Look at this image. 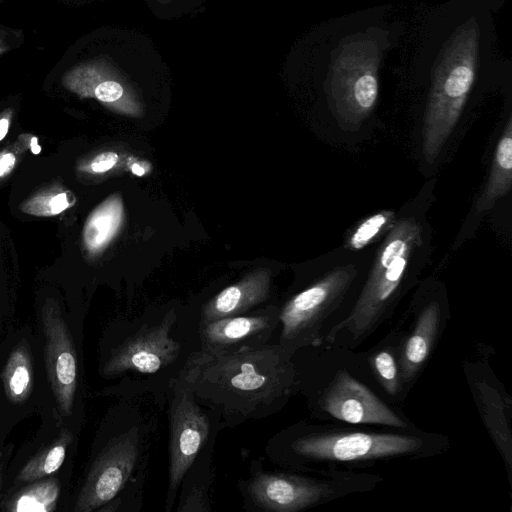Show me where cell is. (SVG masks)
<instances>
[{"label": "cell", "instance_id": "5bb4252c", "mask_svg": "<svg viewBox=\"0 0 512 512\" xmlns=\"http://www.w3.org/2000/svg\"><path fill=\"white\" fill-rule=\"evenodd\" d=\"M443 328L440 303L432 300L418 312L409 332L404 336L400 333L398 357L403 391L408 390L423 371Z\"/></svg>", "mask_w": 512, "mask_h": 512}, {"label": "cell", "instance_id": "7402d4cb", "mask_svg": "<svg viewBox=\"0 0 512 512\" xmlns=\"http://www.w3.org/2000/svg\"><path fill=\"white\" fill-rule=\"evenodd\" d=\"M72 434L64 429L58 438L46 449L32 458L20 471L16 481L29 483L42 479L57 471L62 465Z\"/></svg>", "mask_w": 512, "mask_h": 512}, {"label": "cell", "instance_id": "2e32d148", "mask_svg": "<svg viewBox=\"0 0 512 512\" xmlns=\"http://www.w3.org/2000/svg\"><path fill=\"white\" fill-rule=\"evenodd\" d=\"M470 385L482 419L510 475L512 467L511 399L487 378L473 376Z\"/></svg>", "mask_w": 512, "mask_h": 512}, {"label": "cell", "instance_id": "5b68a950", "mask_svg": "<svg viewBox=\"0 0 512 512\" xmlns=\"http://www.w3.org/2000/svg\"><path fill=\"white\" fill-rule=\"evenodd\" d=\"M484 35L475 15L462 16L431 60V85L423 119L422 149L434 163L453 132L482 68Z\"/></svg>", "mask_w": 512, "mask_h": 512}, {"label": "cell", "instance_id": "30bf717a", "mask_svg": "<svg viewBox=\"0 0 512 512\" xmlns=\"http://www.w3.org/2000/svg\"><path fill=\"white\" fill-rule=\"evenodd\" d=\"M169 420V476L165 511L177 500L183 476L209 440L224 428L220 416L200 404L180 380L171 387L167 404Z\"/></svg>", "mask_w": 512, "mask_h": 512}, {"label": "cell", "instance_id": "f546056e", "mask_svg": "<svg viewBox=\"0 0 512 512\" xmlns=\"http://www.w3.org/2000/svg\"><path fill=\"white\" fill-rule=\"evenodd\" d=\"M131 171L133 172V174H135L137 176H142L145 173V169L141 165H139L138 163H134L131 166Z\"/></svg>", "mask_w": 512, "mask_h": 512}, {"label": "cell", "instance_id": "4316f807", "mask_svg": "<svg viewBox=\"0 0 512 512\" xmlns=\"http://www.w3.org/2000/svg\"><path fill=\"white\" fill-rule=\"evenodd\" d=\"M118 158V154L115 152H102L90 161L85 170L93 174H103L117 164Z\"/></svg>", "mask_w": 512, "mask_h": 512}, {"label": "cell", "instance_id": "603a6c76", "mask_svg": "<svg viewBox=\"0 0 512 512\" xmlns=\"http://www.w3.org/2000/svg\"><path fill=\"white\" fill-rule=\"evenodd\" d=\"M3 382L6 394L13 402H23L30 394L32 366L29 354L23 346L11 353L4 369Z\"/></svg>", "mask_w": 512, "mask_h": 512}, {"label": "cell", "instance_id": "4dcf8cb0", "mask_svg": "<svg viewBox=\"0 0 512 512\" xmlns=\"http://www.w3.org/2000/svg\"><path fill=\"white\" fill-rule=\"evenodd\" d=\"M6 50H7V48H6V47H0V55H1L2 53H4Z\"/></svg>", "mask_w": 512, "mask_h": 512}, {"label": "cell", "instance_id": "f1b7e54d", "mask_svg": "<svg viewBox=\"0 0 512 512\" xmlns=\"http://www.w3.org/2000/svg\"><path fill=\"white\" fill-rule=\"evenodd\" d=\"M13 116V111L11 109H6L0 115V142L6 137Z\"/></svg>", "mask_w": 512, "mask_h": 512}, {"label": "cell", "instance_id": "7a4b0ae2", "mask_svg": "<svg viewBox=\"0 0 512 512\" xmlns=\"http://www.w3.org/2000/svg\"><path fill=\"white\" fill-rule=\"evenodd\" d=\"M101 374L119 378L111 392L120 397H151L160 409L190 357L200 350L199 317L175 309L115 324Z\"/></svg>", "mask_w": 512, "mask_h": 512}, {"label": "cell", "instance_id": "4fadbf2b", "mask_svg": "<svg viewBox=\"0 0 512 512\" xmlns=\"http://www.w3.org/2000/svg\"><path fill=\"white\" fill-rule=\"evenodd\" d=\"M42 325L50 385L60 411L62 414L70 415L78 384L76 351L59 307L52 299L43 306Z\"/></svg>", "mask_w": 512, "mask_h": 512}, {"label": "cell", "instance_id": "d4e9b609", "mask_svg": "<svg viewBox=\"0 0 512 512\" xmlns=\"http://www.w3.org/2000/svg\"><path fill=\"white\" fill-rule=\"evenodd\" d=\"M393 211H380L364 219L348 237L346 245L350 250H361L378 236L389 230L395 223Z\"/></svg>", "mask_w": 512, "mask_h": 512}, {"label": "cell", "instance_id": "8992f818", "mask_svg": "<svg viewBox=\"0 0 512 512\" xmlns=\"http://www.w3.org/2000/svg\"><path fill=\"white\" fill-rule=\"evenodd\" d=\"M421 243V227L411 218L401 219L388 230L368 279L347 316L323 337L331 345L355 347L386 319L413 250Z\"/></svg>", "mask_w": 512, "mask_h": 512}, {"label": "cell", "instance_id": "d6986e66", "mask_svg": "<svg viewBox=\"0 0 512 512\" xmlns=\"http://www.w3.org/2000/svg\"><path fill=\"white\" fill-rule=\"evenodd\" d=\"M512 186V117L497 143L487 183L476 202L477 212L490 210Z\"/></svg>", "mask_w": 512, "mask_h": 512}, {"label": "cell", "instance_id": "ba28073f", "mask_svg": "<svg viewBox=\"0 0 512 512\" xmlns=\"http://www.w3.org/2000/svg\"><path fill=\"white\" fill-rule=\"evenodd\" d=\"M374 40L362 33L349 36L331 58L326 93L343 130H358L376 105L380 46Z\"/></svg>", "mask_w": 512, "mask_h": 512}, {"label": "cell", "instance_id": "ac0fdd59", "mask_svg": "<svg viewBox=\"0 0 512 512\" xmlns=\"http://www.w3.org/2000/svg\"><path fill=\"white\" fill-rule=\"evenodd\" d=\"M124 218L122 198L114 194L101 202L88 216L83 232V246L89 255L101 253L117 235Z\"/></svg>", "mask_w": 512, "mask_h": 512}, {"label": "cell", "instance_id": "6da1fadb", "mask_svg": "<svg viewBox=\"0 0 512 512\" xmlns=\"http://www.w3.org/2000/svg\"><path fill=\"white\" fill-rule=\"evenodd\" d=\"M224 428L269 417L300 391L291 353L277 342L231 353L196 351L179 379Z\"/></svg>", "mask_w": 512, "mask_h": 512}, {"label": "cell", "instance_id": "277c9868", "mask_svg": "<svg viewBox=\"0 0 512 512\" xmlns=\"http://www.w3.org/2000/svg\"><path fill=\"white\" fill-rule=\"evenodd\" d=\"M441 436L324 428L296 424L274 435L266 454L277 465L297 471L313 466L369 464L432 454L442 448Z\"/></svg>", "mask_w": 512, "mask_h": 512}, {"label": "cell", "instance_id": "484cf974", "mask_svg": "<svg viewBox=\"0 0 512 512\" xmlns=\"http://www.w3.org/2000/svg\"><path fill=\"white\" fill-rule=\"evenodd\" d=\"M25 148L18 141L0 152V180L5 179L15 169L19 156Z\"/></svg>", "mask_w": 512, "mask_h": 512}, {"label": "cell", "instance_id": "7c38bea8", "mask_svg": "<svg viewBox=\"0 0 512 512\" xmlns=\"http://www.w3.org/2000/svg\"><path fill=\"white\" fill-rule=\"evenodd\" d=\"M279 328V308L267 305L248 313L199 323L200 350L231 353L272 342Z\"/></svg>", "mask_w": 512, "mask_h": 512}, {"label": "cell", "instance_id": "ffe728a7", "mask_svg": "<svg viewBox=\"0 0 512 512\" xmlns=\"http://www.w3.org/2000/svg\"><path fill=\"white\" fill-rule=\"evenodd\" d=\"M391 336L392 341L377 347L368 360L376 381L390 397L396 398L404 391L398 357L399 335Z\"/></svg>", "mask_w": 512, "mask_h": 512}, {"label": "cell", "instance_id": "52a82bcc", "mask_svg": "<svg viewBox=\"0 0 512 512\" xmlns=\"http://www.w3.org/2000/svg\"><path fill=\"white\" fill-rule=\"evenodd\" d=\"M371 481L345 471H326L322 477L267 471L261 462L252 461L238 489L246 511L298 512L367 488Z\"/></svg>", "mask_w": 512, "mask_h": 512}, {"label": "cell", "instance_id": "e0dca14e", "mask_svg": "<svg viewBox=\"0 0 512 512\" xmlns=\"http://www.w3.org/2000/svg\"><path fill=\"white\" fill-rule=\"evenodd\" d=\"M217 436L200 451L181 481L177 512H211L209 491L214 481L212 456Z\"/></svg>", "mask_w": 512, "mask_h": 512}, {"label": "cell", "instance_id": "9c48e42d", "mask_svg": "<svg viewBox=\"0 0 512 512\" xmlns=\"http://www.w3.org/2000/svg\"><path fill=\"white\" fill-rule=\"evenodd\" d=\"M356 270L341 267L292 296L279 308L277 343L289 353L323 343L324 323L349 289Z\"/></svg>", "mask_w": 512, "mask_h": 512}, {"label": "cell", "instance_id": "44dd1931", "mask_svg": "<svg viewBox=\"0 0 512 512\" xmlns=\"http://www.w3.org/2000/svg\"><path fill=\"white\" fill-rule=\"evenodd\" d=\"M16 493L5 504L9 511H53L59 497V483L55 478L33 481Z\"/></svg>", "mask_w": 512, "mask_h": 512}, {"label": "cell", "instance_id": "83f0119b", "mask_svg": "<svg viewBox=\"0 0 512 512\" xmlns=\"http://www.w3.org/2000/svg\"><path fill=\"white\" fill-rule=\"evenodd\" d=\"M18 141L23 147L29 148L33 154H39L41 152V146L38 145V139L30 134H22L19 136Z\"/></svg>", "mask_w": 512, "mask_h": 512}, {"label": "cell", "instance_id": "3957f363", "mask_svg": "<svg viewBox=\"0 0 512 512\" xmlns=\"http://www.w3.org/2000/svg\"><path fill=\"white\" fill-rule=\"evenodd\" d=\"M116 430L93 459L74 511H139L156 417L142 397H121Z\"/></svg>", "mask_w": 512, "mask_h": 512}, {"label": "cell", "instance_id": "cb8c5ba5", "mask_svg": "<svg viewBox=\"0 0 512 512\" xmlns=\"http://www.w3.org/2000/svg\"><path fill=\"white\" fill-rule=\"evenodd\" d=\"M76 197L70 190L55 184L41 190L25 200L20 209L23 213L37 217H51L59 215L72 207Z\"/></svg>", "mask_w": 512, "mask_h": 512}, {"label": "cell", "instance_id": "9a60e30c", "mask_svg": "<svg viewBox=\"0 0 512 512\" xmlns=\"http://www.w3.org/2000/svg\"><path fill=\"white\" fill-rule=\"evenodd\" d=\"M269 292L270 273L267 270L253 272L203 304L198 313L199 323L255 310L269 298Z\"/></svg>", "mask_w": 512, "mask_h": 512}, {"label": "cell", "instance_id": "8fae6325", "mask_svg": "<svg viewBox=\"0 0 512 512\" xmlns=\"http://www.w3.org/2000/svg\"><path fill=\"white\" fill-rule=\"evenodd\" d=\"M319 409L341 422L382 425L407 430L410 424L369 387L346 370H339L318 399Z\"/></svg>", "mask_w": 512, "mask_h": 512}]
</instances>
